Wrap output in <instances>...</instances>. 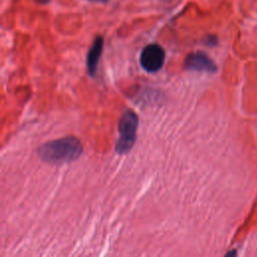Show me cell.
Here are the masks:
<instances>
[{"instance_id": "3957f363", "label": "cell", "mask_w": 257, "mask_h": 257, "mask_svg": "<svg viewBox=\"0 0 257 257\" xmlns=\"http://www.w3.org/2000/svg\"><path fill=\"white\" fill-rule=\"evenodd\" d=\"M165 50L157 44L152 43L144 47L140 56V64L148 72H156L160 70L165 62Z\"/></svg>"}, {"instance_id": "9c48e42d", "label": "cell", "mask_w": 257, "mask_h": 257, "mask_svg": "<svg viewBox=\"0 0 257 257\" xmlns=\"http://www.w3.org/2000/svg\"><path fill=\"white\" fill-rule=\"evenodd\" d=\"M89 1H94V2H100V3H105L108 0H89Z\"/></svg>"}, {"instance_id": "8992f818", "label": "cell", "mask_w": 257, "mask_h": 257, "mask_svg": "<svg viewBox=\"0 0 257 257\" xmlns=\"http://www.w3.org/2000/svg\"><path fill=\"white\" fill-rule=\"evenodd\" d=\"M205 42L207 43V45H216V44L218 43V39H217L216 36L210 35V36H208V37L206 38Z\"/></svg>"}, {"instance_id": "52a82bcc", "label": "cell", "mask_w": 257, "mask_h": 257, "mask_svg": "<svg viewBox=\"0 0 257 257\" xmlns=\"http://www.w3.org/2000/svg\"><path fill=\"white\" fill-rule=\"evenodd\" d=\"M225 257H236V251H235V250L230 251Z\"/></svg>"}, {"instance_id": "6da1fadb", "label": "cell", "mask_w": 257, "mask_h": 257, "mask_svg": "<svg viewBox=\"0 0 257 257\" xmlns=\"http://www.w3.org/2000/svg\"><path fill=\"white\" fill-rule=\"evenodd\" d=\"M82 145L77 138L64 137L43 144L39 148L40 158L50 164L70 163L79 158Z\"/></svg>"}, {"instance_id": "5b68a950", "label": "cell", "mask_w": 257, "mask_h": 257, "mask_svg": "<svg viewBox=\"0 0 257 257\" xmlns=\"http://www.w3.org/2000/svg\"><path fill=\"white\" fill-rule=\"evenodd\" d=\"M102 48H103L102 37L101 36L95 37L94 41L92 42V44L88 50L87 56H86V68H87V72L89 73L90 76H93L96 72L97 64H98L99 58L101 56Z\"/></svg>"}, {"instance_id": "277c9868", "label": "cell", "mask_w": 257, "mask_h": 257, "mask_svg": "<svg viewBox=\"0 0 257 257\" xmlns=\"http://www.w3.org/2000/svg\"><path fill=\"white\" fill-rule=\"evenodd\" d=\"M185 68L192 71H203L214 73L218 70L217 64L215 61L208 56L205 52L198 51L192 52L187 55L185 59Z\"/></svg>"}, {"instance_id": "ba28073f", "label": "cell", "mask_w": 257, "mask_h": 257, "mask_svg": "<svg viewBox=\"0 0 257 257\" xmlns=\"http://www.w3.org/2000/svg\"><path fill=\"white\" fill-rule=\"evenodd\" d=\"M35 1L40 4H45V3H48L50 0H35Z\"/></svg>"}, {"instance_id": "7a4b0ae2", "label": "cell", "mask_w": 257, "mask_h": 257, "mask_svg": "<svg viewBox=\"0 0 257 257\" xmlns=\"http://www.w3.org/2000/svg\"><path fill=\"white\" fill-rule=\"evenodd\" d=\"M138 123V116L133 110L127 109L120 117L118 122L119 137L115 145V150L119 154L128 152L134 146L137 137Z\"/></svg>"}]
</instances>
